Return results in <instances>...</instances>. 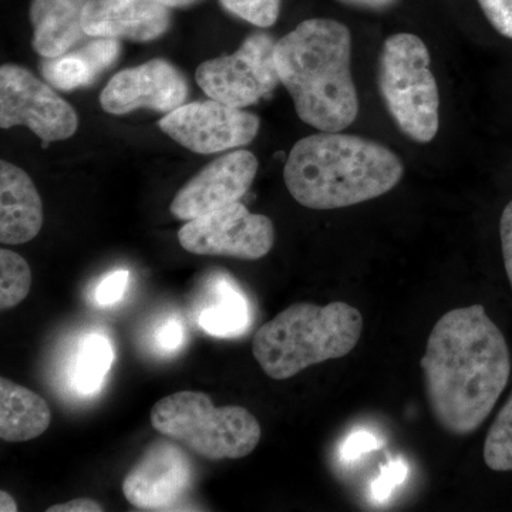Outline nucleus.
Listing matches in <instances>:
<instances>
[{"instance_id":"28","label":"nucleus","mask_w":512,"mask_h":512,"mask_svg":"<svg viewBox=\"0 0 512 512\" xmlns=\"http://www.w3.org/2000/svg\"><path fill=\"white\" fill-rule=\"evenodd\" d=\"M183 328L178 322H168L157 332V342L165 350H174L181 345Z\"/></svg>"},{"instance_id":"23","label":"nucleus","mask_w":512,"mask_h":512,"mask_svg":"<svg viewBox=\"0 0 512 512\" xmlns=\"http://www.w3.org/2000/svg\"><path fill=\"white\" fill-rule=\"evenodd\" d=\"M222 8L256 28H271L281 15L282 0H220Z\"/></svg>"},{"instance_id":"14","label":"nucleus","mask_w":512,"mask_h":512,"mask_svg":"<svg viewBox=\"0 0 512 512\" xmlns=\"http://www.w3.org/2000/svg\"><path fill=\"white\" fill-rule=\"evenodd\" d=\"M171 26V10L157 0H89L83 13L90 37L151 42Z\"/></svg>"},{"instance_id":"15","label":"nucleus","mask_w":512,"mask_h":512,"mask_svg":"<svg viewBox=\"0 0 512 512\" xmlns=\"http://www.w3.org/2000/svg\"><path fill=\"white\" fill-rule=\"evenodd\" d=\"M43 204L35 183L18 165L0 163V242L22 245L39 235Z\"/></svg>"},{"instance_id":"7","label":"nucleus","mask_w":512,"mask_h":512,"mask_svg":"<svg viewBox=\"0 0 512 512\" xmlns=\"http://www.w3.org/2000/svg\"><path fill=\"white\" fill-rule=\"evenodd\" d=\"M275 46L268 33H252L232 55L201 63L195 80L212 100L239 109L252 106L271 96L281 83Z\"/></svg>"},{"instance_id":"4","label":"nucleus","mask_w":512,"mask_h":512,"mask_svg":"<svg viewBox=\"0 0 512 512\" xmlns=\"http://www.w3.org/2000/svg\"><path fill=\"white\" fill-rule=\"evenodd\" d=\"M362 332V313L349 303H293L256 330L252 353L271 379L286 380L349 355Z\"/></svg>"},{"instance_id":"9","label":"nucleus","mask_w":512,"mask_h":512,"mask_svg":"<svg viewBox=\"0 0 512 512\" xmlns=\"http://www.w3.org/2000/svg\"><path fill=\"white\" fill-rule=\"evenodd\" d=\"M178 242L194 255L256 261L274 248L275 227L268 217L252 214L238 201L187 221L178 231Z\"/></svg>"},{"instance_id":"33","label":"nucleus","mask_w":512,"mask_h":512,"mask_svg":"<svg viewBox=\"0 0 512 512\" xmlns=\"http://www.w3.org/2000/svg\"><path fill=\"white\" fill-rule=\"evenodd\" d=\"M19 510L18 503L6 491H0V511L2 512H16Z\"/></svg>"},{"instance_id":"24","label":"nucleus","mask_w":512,"mask_h":512,"mask_svg":"<svg viewBox=\"0 0 512 512\" xmlns=\"http://www.w3.org/2000/svg\"><path fill=\"white\" fill-rule=\"evenodd\" d=\"M80 53L89 63L92 64L94 72L99 74L106 72L109 67L116 63L119 59L121 52L120 40L109 39V37H96L92 42L87 43L82 49H79Z\"/></svg>"},{"instance_id":"6","label":"nucleus","mask_w":512,"mask_h":512,"mask_svg":"<svg viewBox=\"0 0 512 512\" xmlns=\"http://www.w3.org/2000/svg\"><path fill=\"white\" fill-rule=\"evenodd\" d=\"M426 43L412 33H397L383 43L377 86L387 111L404 136L430 143L440 126V93L430 69Z\"/></svg>"},{"instance_id":"32","label":"nucleus","mask_w":512,"mask_h":512,"mask_svg":"<svg viewBox=\"0 0 512 512\" xmlns=\"http://www.w3.org/2000/svg\"><path fill=\"white\" fill-rule=\"evenodd\" d=\"M343 5L352 6L356 9L376 10V12H383V10L392 9L399 3V0H338Z\"/></svg>"},{"instance_id":"34","label":"nucleus","mask_w":512,"mask_h":512,"mask_svg":"<svg viewBox=\"0 0 512 512\" xmlns=\"http://www.w3.org/2000/svg\"><path fill=\"white\" fill-rule=\"evenodd\" d=\"M157 2L163 3L167 8H188V6L195 5L200 0H157Z\"/></svg>"},{"instance_id":"2","label":"nucleus","mask_w":512,"mask_h":512,"mask_svg":"<svg viewBox=\"0 0 512 512\" xmlns=\"http://www.w3.org/2000/svg\"><path fill=\"white\" fill-rule=\"evenodd\" d=\"M404 174L402 160L369 138L320 131L292 147L284 180L293 200L328 211L375 200L392 191Z\"/></svg>"},{"instance_id":"8","label":"nucleus","mask_w":512,"mask_h":512,"mask_svg":"<svg viewBox=\"0 0 512 512\" xmlns=\"http://www.w3.org/2000/svg\"><path fill=\"white\" fill-rule=\"evenodd\" d=\"M28 127L43 143L67 140L76 134L79 117L63 97L25 67H0V127Z\"/></svg>"},{"instance_id":"12","label":"nucleus","mask_w":512,"mask_h":512,"mask_svg":"<svg viewBox=\"0 0 512 512\" xmlns=\"http://www.w3.org/2000/svg\"><path fill=\"white\" fill-rule=\"evenodd\" d=\"M187 79L174 64L163 59L117 73L100 94V106L113 116L138 109L171 113L185 104Z\"/></svg>"},{"instance_id":"27","label":"nucleus","mask_w":512,"mask_h":512,"mask_svg":"<svg viewBox=\"0 0 512 512\" xmlns=\"http://www.w3.org/2000/svg\"><path fill=\"white\" fill-rule=\"evenodd\" d=\"M501 248H503V258L505 272H507L508 282L512 288V200L504 208L500 220Z\"/></svg>"},{"instance_id":"17","label":"nucleus","mask_w":512,"mask_h":512,"mask_svg":"<svg viewBox=\"0 0 512 512\" xmlns=\"http://www.w3.org/2000/svg\"><path fill=\"white\" fill-rule=\"evenodd\" d=\"M52 423V410L40 394L0 379V439L23 443L42 436Z\"/></svg>"},{"instance_id":"10","label":"nucleus","mask_w":512,"mask_h":512,"mask_svg":"<svg viewBox=\"0 0 512 512\" xmlns=\"http://www.w3.org/2000/svg\"><path fill=\"white\" fill-rule=\"evenodd\" d=\"M259 126L255 114L212 99L183 104L158 121L175 143L204 156L248 146Z\"/></svg>"},{"instance_id":"3","label":"nucleus","mask_w":512,"mask_h":512,"mask_svg":"<svg viewBox=\"0 0 512 512\" xmlns=\"http://www.w3.org/2000/svg\"><path fill=\"white\" fill-rule=\"evenodd\" d=\"M275 63L296 114L319 131L355 123L359 99L352 77V35L333 19H308L276 40Z\"/></svg>"},{"instance_id":"21","label":"nucleus","mask_w":512,"mask_h":512,"mask_svg":"<svg viewBox=\"0 0 512 512\" xmlns=\"http://www.w3.org/2000/svg\"><path fill=\"white\" fill-rule=\"evenodd\" d=\"M220 296L221 301L198 319L202 329L218 338L241 332L248 320L247 305L237 292L224 289Z\"/></svg>"},{"instance_id":"31","label":"nucleus","mask_w":512,"mask_h":512,"mask_svg":"<svg viewBox=\"0 0 512 512\" xmlns=\"http://www.w3.org/2000/svg\"><path fill=\"white\" fill-rule=\"evenodd\" d=\"M403 477L404 467L402 464H392V466H389V470L386 471V474H383V476L376 481V495L383 497V494L389 493L393 484L397 483V478H402L403 480Z\"/></svg>"},{"instance_id":"19","label":"nucleus","mask_w":512,"mask_h":512,"mask_svg":"<svg viewBox=\"0 0 512 512\" xmlns=\"http://www.w3.org/2000/svg\"><path fill=\"white\" fill-rule=\"evenodd\" d=\"M40 70L47 82L64 92L89 86L97 77L92 64L80 53V50L45 59L40 64Z\"/></svg>"},{"instance_id":"5","label":"nucleus","mask_w":512,"mask_h":512,"mask_svg":"<svg viewBox=\"0 0 512 512\" xmlns=\"http://www.w3.org/2000/svg\"><path fill=\"white\" fill-rule=\"evenodd\" d=\"M151 426L207 460H238L261 441V424L241 406L215 407L207 393L177 392L154 404Z\"/></svg>"},{"instance_id":"26","label":"nucleus","mask_w":512,"mask_h":512,"mask_svg":"<svg viewBox=\"0 0 512 512\" xmlns=\"http://www.w3.org/2000/svg\"><path fill=\"white\" fill-rule=\"evenodd\" d=\"M128 276L130 274L127 271H116L107 276L104 281H101L96 291L97 302L100 305H113V303L119 301L124 291H126Z\"/></svg>"},{"instance_id":"13","label":"nucleus","mask_w":512,"mask_h":512,"mask_svg":"<svg viewBox=\"0 0 512 512\" xmlns=\"http://www.w3.org/2000/svg\"><path fill=\"white\" fill-rule=\"evenodd\" d=\"M191 480V463L184 451L170 441H158L124 478L123 494L140 510H168L188 493Z\"/></svg>"},{"instance_id":"30","label":"nucleus","mask_w":512,"mask_h":512,"mask_svg":"<svg viewBox=\"0 0 512 512\" xmlns=\"http://www.w3.org/2000/svg\"><path fill=\"white\" fill-rule=\"evenodd\" d=\"M373 447H375V439L372 436L366 433H357L356 436L350 437L348 443L345 444L343 453L346 458H355Z\"/></svg>"},{"instance_id":"16","label":"nucleus","mask_w":512,"mask_h":512,"mask_svg":"<svg viewBox=\"0 0 512 512\" xmlns=\"http://www.w3.org/2000/svg\"><path fill=\"white\" fill-rule=\"evenodd\" d=\"M89 0H32L29 19L32 23V46L43 59L70 52L87 36L83 13Z\"/></svg>"},{"instance_id":"22","label":"nucleus","mask_w":512,"mask_h":512,"mask_svg":"<svg viewBox=\"0 0 512 512\" xmlns=\"http://www.w3.org/2000/svg\"><path fill=\"white\" fill-rule=\"evenodd\" d=\"M484 461L497 473L512 471V393L485 437Z\"/></svg>"},{"instance_id":"1","label":"nucleus","mask_w":512,"mask_h":512,"mask_svg":"<svg viewBox=\"0 0 512 512\" xmlns=\"http://www.w3.org/2000/svg\"><path fill=\"white\" fill-rule=\"evenodd\" d=\"M424 387L437 424L453 436L480 429L510 380L507 340L483 305L444 313L421 357Z\"/></svg>"},{"instance_id":"11","label":"nucleus","mask_w":512,"mask_h":512,"mask_svg":"<svg viewBox=\"0 0 512 512\" xmlns=\"http://www.w3.org/2000/svg\"><path fill=\"white\" fill-rule=\"evenodd\" d=\"M258 167L251 151H229L205 165L175 194L171 214L177 220L191 221L238 202L254 184Z\"/></svg>"},{"instance_id":"29","label":"nucleus","mask_w":512,"mask_h":512,"mask_svg":"<svg viewBox=\"0 0 512 512\" xmlns=\"http://www.w3.org/2000/svg\"><path fill=\"white\" fill-rule=\"evenodd\" d=\"M47 512H101L104 508L92 498H76L64 504L52 505Z\"/></svg>"},{"instance_id":"18","label":"nucleus","mask_w":512,"mask_h":512,"mask_svg":"<svg viewBox=\"0 0 512 512\" xmlns=\"http://www.w3.org/2000/svg\"><path fill=\"white\" fill-rule=\"evenodd\" d=\"M113 362V350L109 340L100 335L84 339L77 352L74 365V382L82 393H93L99 389Z\"/></svg>"},{"instance_id":"20","label":"nucleus","mask_w":512,"mask_h":512,"mask_svg":"<svg viewBox=\"0 0 512 512\" xmlns=\"http://www.w3.org/2000/svg\"><path fill=\"white\" fill-rule=\"evenodd\" d=\"M32 271L26 259L10 249H0V309L8 311L28 298Z\"/></svg>"},{"instance_id":"25","label":"nucleus","mask_w":512,"mask_h":512,"mask_svg":"<svg viewBox=\"0 0 512 512\" xmlns=\"http://www.w3.org/2000/svg\"><path fill=\"white\" fill-rule=\"evenodd\" d=\"M485 18L500 35L512 39V0H477Z\"/></svg>"}]
</instances>
